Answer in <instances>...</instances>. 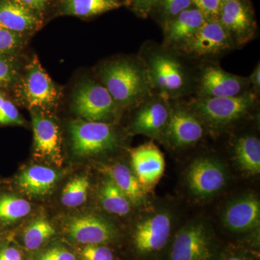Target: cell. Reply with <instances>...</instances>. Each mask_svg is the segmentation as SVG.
Here are the masks:
<instances>
[{"instance_id":"44dd1931","label":"cell","mask_w":260,"mask_h":260,"mask_svg":"<svg viewBox=\"0 0 260 260\" xmlns=\"http://www.w3.org/2000/svg\"><path fill=\"white\" fill-rule=\"evenodd\" d=\"M59 173L44 166L34 165L25 169L17 177L15 183L20 190L31 196L49 194L55 186Z\"/></svg>"},{"instance_id":"4316f807","label":"cell","mask_w":260,"mask_h":260,"mask_svg":"<svg viewBox=\"0 0 260 260\" xmlns=\"http://www.w3.org/2000/svg\"><path fill=\"white\" fill-rule=\"evenodd\" d=\"M55 232L54 225L47 219H36L24 231V245L29 250H37L52 237Z\"/></svg>"},{"instance_id":"9a60e30c","label":"cell","mask_w":260,"mask_h":260,"mask_svg":"<svg viewBox=\"0 0 260 260\" xmlns=\"http://www.w3.org/2000/svg\"><path fill=\"white\" fill-rule=\"evenodd\" d=\"M133 171L145 191L153 189L165 172L164 154L153 141L130 150Z\"/></svg>"},{"instance_id":"b9f144b4","label":"cell","mask_w":260,"mask_h":260,"mask_svg":"<svg viewBox=\"0 0 260 260\" xmlns=\"http://www.w3.org/2000/svg\"><path fill=\"white\" fill-rule=\"evenodd\" d=\"M5 101V99L4 95H3L1 93H0V106L3 104V103Z\"/></svg>"},{"instance_id":"5bb4252c","label":"cell","mask_w":260,"mask_h":260,"mask_svg":"<svg viewBox=\"0 0 260 260\" xmlns=\"http://www.w3.org/2000/svg\"><path fill=\"white\" fill-rule=\"evenodd\" d=\"M218 20L230 35L237 49L245 46L255 37L254 16L244 0L222 3Z\"/></svg>"},{"instance_id":"7bdbcfd3","label":"cell","mask_w":260,"mask_h":260,"mask_svg":"<svg viewBox=\"0 0 260 260\" xmlns=\"http://www.w3.org/2000/svg\"><path fill=\"white\" fill-rule=\"evenodd\" d=\"M222 3H225V2L232 1V0H220Z\"/></svg>"},{"instance_id":"836d02e7","label":"cell","mask_w":260,"mask_h":260,"mask_svg":"<svg viewBox=\"0 0 260 260\" xmlns=\"http://www.w3.org/2000/svg\"><path fill=\"white\" fill-rule=\"evenodd\" d=\"M191 3L207 19H218L222 5L220 0H191Z\"/></svg>"},{"instance_id":"52a82bcc","label":"cell","mask_w":260,"mask_h":260,"mask_svg":"<svg viewBox=\"0 0 260 260\" xmlns=\"http://www.w3.org/2000/svg\"><path fill=\"white\" fill-rule=\"evenodd\" d=\"M73 107L83 120L107 123H114L123 110L102 83L92 80L76 87Z\"/></svg>"},{"instance_id":"30bf717a","label":"cell","mask_w":260,"mask_h":260,"mask_svg":"<svg viewBox=\"0 0 260 260\" xmlns=\"http://www.w3.org/2000/svg\"><path fill=\"white\" fill-rule=\"evenodd\" d=\"M185 179L188 189L194 198L208 200L223 190L229 179V172L220 159L202 156L188 167Z\"/></svg>"},{"instance_id":"4fadbf2b","label":"cell","mask_w":260,"mask_h":260,"mask_svg":"<svg viewBox=\"0 0 260 260\" xmlns=\"http://www.w3.org/2000/svg\"><path fill=\"white\" fill-rule=\"evenodd\" d=\"M135 109L136 112L130 124V133L161 142L170 116L172 102L153 93Z\"/></svg>"},{"instance_id":"60d3db41","label":"cell","mask_w":260,"mask_h":260,"mask_svg":"<svg viewBox=\"0 0 260 260\" xmlns=\"http://www.w3.org/2000/svg\"><path fill=\"white\" fill-rule=\"evenodd\" d=\"M5 240H6V239H5L4 229L0 228V245H1Z\"/></svg>"},{"instance_id":"f35d334b","label":"cell","mask_w":260,"mask_h":260,"mask_svg":"<svg viewBox=\"0 0 260 260\" xmlns=\"http://www.w3.org/2000/svg\"><path fill=\"white\" fill-rule=\"evenodd\" d=\"M15 1L36 13L42 12L45 9L46 3H47L46 0H15Z\"/></svg>"},{"instance_id":"83f0119b","label":"cell","mask_w":260,"mask_h":260,"mask_svg":"<svg viewBox=\"0 0 260 260\" xmlns=\"http://www.w3.org/2000/svg\"><path fill=\"white\" fill-rule=\"evenodd\" d=\"M90 182L87 176H78L70 181L63 189L61 202L68 208H76L86 202Z\"/></svg>"},{"instance_id":"2e32d148","label":"cell","mask_w":260,"mask_h":260,"mask_svg":"<svg viewBox=\"0 0 260 260\" xmlns=\"http://www.w3.org/2000/svg\"><path fill=\"white\" fill-rule=\"evenodd\" d=\"M31 114L36 156L60 167L63 158L59 126L55 121L39 112L32 111Z\"/></svg>"},{"instance_id":"7c38bea8","label":"cell","mask_w":260,"mask_h":260,"mask_svg":"<svg viewBox=\"0 0 260 260\" xmlns=\"http://www.w3.org/2000/svg\"><path fill=\"white\" fill-rule=\"evenodd\" d=\"M174 217L165 208L147 213L135 225L133 241L135 249L143 255L164 249L172 233Z\"/></svg>"},{"instance_id":"484cf974","label":"cell","mask_w":260,"mask_h":260,"mask_svg":"<svg viewBox=\"0 0 260 260\" xmlns=\"http://www.w3.org/2000/svg\"><path fill=\"white\" fill-rule=\"evenodd\" d=\"M118 0H63L65 14L77 17H91L107 13L120 7Z\"/></svg>"},{"instance_id":"8fae6325","label":"cell","mask_w":260,"mask_h":260,"mask_svg":"<svg viewBox=\"0 0 260 260\" xmlns=\"http://www.w3.org/2000/svg\"><path fill=\"white\" fill-rule=\"evenodd\" d=\"M206 130L187 102L172 101V110L161 142L173 149L181 150L199 143Z\"/></svg>"},{"instance_id":"603a6c76","label":"cell","mask_w":260,"mask_h":260,"mask_svg":"<svg viewBox=\"0 0 260 260\" xmlns=\"http://www.w3.org/2000/svg\"><path fill=\"white\" fill-rule=\"evenodd\" d=\"M234 158L238 167L249 175L260 173V141L252 134L237 137L233 145Z\"/></svg>"},{"instance_id":"7a4b0ae2","label":"cell","mask_w":260,"mask_h":260,"mask_svg":"<svg viewBox=\"0 0 260 260\" xmlns=\"http://www.w3.org/2000/svg\"><path fill=\"white\" fill-rule=\"evenodd\" d=\"M98 76L121 109H135L154 93L148 70L139 56L106 61L98 70Z\"/></svg>"},{"instance_id":"1f68e13d","label":"cell","mask_w":260,"mask_h":260,"mask_svg":"<svg viewBox=\"0 0 260 260\" xmlns=\"http://www.w3.org/2000/svg\"><path fill=\"white\" fill-rule=\"evenodd\" d=\"M82 260H114L112 251L102 244H88L80 251Z\"/></svg>"},{"instance_id":"e575fe53","label":"cell","mask_w":260,"mask_h":260,"mask_svg":"<svg viewBox=\"0 0 260 260\" xmlns=\"http://www.w3.org/2000/svg\"><path fill=\"white\" fill-rule=\"evenodd\" d=\"M36 260H76V258L68 249L55 246L44 251Z\"/></svg>"},{"instance_id":"6da1fadb","label":"cell","mask_w":260,"mask_h":260,"mask_svg":"<svg viewBox=\"0 0 260 260\" xmlns=\"http://www.w3.org/2000/svg\"><path fill=\"white\" fill-rule=\"evenodd\" d=\"M139 56L148 70L154 93L171 102L194 95L197 68L177 50L148 41Z\"/></svg>"},{"instance_id":"7402d4cb","label":"cell","mask_w":260,"mask_h":260,"mask_svg":"<svg viewBox=\"0 0 260 260\" xmlns=\"http://www.w3.org/2000/svg\"><path fill=\"white\" fill-rule=\"evenodd\" d=\"M104 172L127 197L134 206L144 205L146 192L133 170L125 164H115L104 167Z\"/></svg>"},{"instance_id":"9c48e42d","label":"cell","mask_w":260,"mask_h":260,"mask_svg":"<svg viewBox=\"0 0 260 260\" xmlns=\"http://www.w3.org/2000/svg\"><path fill=\"white\" fill-rule=\"evenodd\" d=\"M251 90L248 77L228 73L216 61L201 63L197 68L194 96H237Z\"/></svg>"},{"instance_id":"ab89813d","label":"cell","mask_w":260,"mask_h":260,"mask_svg":"<svg viewBox=\"0 0 260 260\" xmlns=\"http://www.w3.org/2000/svg\"><path fill=\"white\" fill-rule=\"evenodd\" d=\"M225 260H247L246 258L240 255H232L229 256Z\"/></svg>"},{"instance_id":"cb8c5ba5","label":"cell","mask_w":260,"mask_h":260,"mask_svg":"<svg viewBox=\"0 0 260 260\" xmlns=\"http://www.w3.org/2000/svg\"><path fill=\"white\" fill-rule=\"evenodd\" d=\"M99 197L104 210L119 216L127 215L134 206L129 198L109 177L103 181Z\"/></svg>"},{"instance_id":"74e56055","label":"cell","mask_w":260,"mask_h":260,"mask_svg":"<svg viewBox=\"0 0 260 260\" xmlns=\"http://www.w3.org/2000/svg\"><path fill=\"white\" fill-rule=\"evenodd\" d=\"M249 78V84H250V88L253 93L256 94L259 96L260 93V64L256 65L255 68L253 70L251 75L248 77Z\"/></svg>"},{"instance_id":"4dcf8cb0","label":"cell","mask_w":260,"mask_h":260,"mask_svg":"<svg viewBox=\"0 0 260 260\" xmlns=\"http://www.w3.org/2000/svg\"><path fill=\"white\" fill-rule=\"evenodd\" d=\"M192 6L191 0H158L154 8H158L164 24Z\"/></svg>"},{"instance_id":"277c9868","label":"cell","mask_w":260,"mask_h":260,"mask_svg":"<svg viewBox=\"0 0 260 260\" xmlns=\"http://www.w3.org/2000/svg\"><path fill=\"white\" fill-rule=\"evenodd\" d=\"M19 102L32 111L52 110L60 100V91L34 56L25 68V73L15 86Z\"/></svg>"},{"instance_id":"d590c367","label":"cell","mask_w":260,"mask_h":260,"mask_svg":"<svg viewBox=\"0 0 260 260\" xmlns=\"http://www.w3.org/2000/svg\"><path fill=\"white\" fill-rule=\"evenodd\" d=\"M0 260H24L20 249L9 241L5 240L0 245Z\"/></svg>"},{"instance_id":"d6a6232c","label":"cell","mask_w":260,"mask_h":260,"mask_svg":"<svg viewBox=\"0 0 260 260\" xmlns=\"http://www.w3.org/2000/svg\"><path fill=\"white\" fill-rule=\"evenodd\" d=\"M24 121L20 116L18 109L10 101L5 99L4 102L0 106V124L5 125H20Z\"/></svg>"},{"instance_id":"ba28073f","label":"cell","mask_w":260,"mask_h":260,"mask_svg":"<svg viewBox=\"0 0 260 260\" xmlns=\"http://www.w3.org/2000/svg\"><path fill=\"white\" fill-rule=\"evenodd\" d=\"M215 254L212 227L204 219H194L178 231L169 260H214Z\"/></svg>"},{"instance_id":"d6986e66","label":"cell","mask_w":260,"mask_h":260,"mask_svg":"<svg viewBox=\"0 0 260 260\" xmlns=\"http://www.w3.org/2000/svg\"><path fill=\"white\" fill-rule=\"evenodd\" d=\"M206 19L194 6L184 10L164 24L162 45L178 50L194 37Z\"/></svg>"},{"instance_id":"d4e9b609","label":"cell","mask_w":260,"mask_h":260,"mask_svg":"<svg viewBox=\"0 0 260 260\" xmlns=\"http://www.w3.org/2000/svg\"><path fill=\"white\" fill-rule=\"evenodd\" d=\"M31 210V205L26 200L10 192H0V228L13 225Z\"/></svg>"},{"instance_id":"8992f818","label":"cell","mask_w":260,"mask_h":260,"mask_svg":"<svg viewBox=\"0 0 260 260\" xmlns=\"http://www.w3.org/2000/svg\"><path fill=\"white\" fill-rule=\"evenodd\" d=\"M237 49L230 35L218 19H206L189 42L178 52L192 62L216 61Z\"/></svg>"},{"instance_id":"f546056e","label":"cell","mask_w":260,"mask_h":260,"mask_svg":"<svg viewBox=\"0 0 260 260\" xmlns=\"http://www.w3.org/2000/svg\"><path fill=\"white\" fill-rule=\"evenodd\" d=\"M23 35L0 26V54L15 56L25 45Z\"/></svg>"},{"instance_id":"f1b7e54d","label":"cell","mask_w":260,"mask_h":260,"mask_svg":"<svg viewBox=\"0 0 260 260\" xmlns=\"http://www.w3.org/2000/svg\"><path fill=\"white\" fill-rule=\"evenodd\" d=\"M15 57L0 54V88L15 87L20 80V64Z\"/></svg>"},{"instance_id":"ffe728a7","label":"cell","mask_w":260,"mask_h":260,"mask_svg":"<svg viewBox=\"0 0 260 260\" xmlns=\"http://www.w3.org/2000/svg\"><path fill=\"white\" fill-rule=\"evenodd\" d=\"M41 24L36 12L15 0H0V26L24 36L37 30Z\"/></svg>"},{"instance_id":"8d00e7d4","label":"cell","mask_w":260,"mask_h":260,"mask_svg":"<svg viewBox=\"0 0 260 260\" xmlns=\"http://www.w3.org/2000/svg\"><path fill=\"white\" fill-rule=\"evenodd\" d=\"M158 0H133L135 10L143 16H145L153 10Z\"/></svg>"},{"instance_id":"5b68a950","label":"cell","mask_w":260,"mask_h":260,"mask_svg":"<svg viewBox=\"0 0 260 260\" xmlns=\"http://www.w3.org/2000/svg\"><path fill=\"white\" fill-rule=\"evenodd\" d=\"M69 133L72 150L78 158L110 153L121 144L114 123L74 120L70 122Z\"/></svg>"},{"instance_id":"e0dca14e","label":"cell","mask_w":260,"mask_h":260,"mask_svg":"<svg viewBox=\"0 0 260 260\" xmlns=\"http://www.w3.org/2000/svg\"><path fill=\"white\" fill-rule=\"evenodd\" d=\"M223 225L231 232H249L259 226L260 202L256 195L247 193L231 200L222 214Z\"/></svg>"},{"instance_id":"ac0fdd59","label":"cell","mask_w":260,"mask_h":260,"mask_svg":"<svg viewBox=\"0 0 260 260\" xmlns=\"http://www.w3.org/2000/svg\"><path fill=\"white\" fill-rule=\"evenodd\" d=\"M66 231L72 239L85 245L112 242L117 235V230L111 222L95 215L70 218L67 223Z\"/></svg>"},{"instance_id":"3957f363","label":"cell","mask_w":260,"mask_h":260,"mask_svg":"<svg viewBox=\"0 0 260 260\" xmlns=\"http://www.w3.org/2000/svg\"><path fill=\"white\" fill-rule=\"evenodd\" d=\"M259 96L251 90L234 97L193 96L188 106L207 130L220 133L246 119L256 107Z\"/></svg>"}]
</instances>
